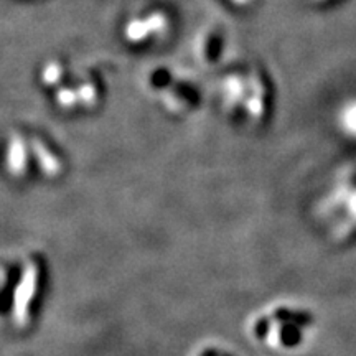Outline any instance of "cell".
<instances>
[{
    "instance_id": "obj_1",
    "label": "cell",
    "mask_w": 356,
    "mask_h": 356,
    "mask_svg": "<svg viewBox=\"0 0 356 356\" xmlns=\"http://www.w3.org/2000/svg\"><path fill=\"white\" fill-rule=\"evenodd\" d=\"M343 124L348 131H351V134H356V104H351L350 108L345 111Z\"/></svg>"
}]
</instances>
